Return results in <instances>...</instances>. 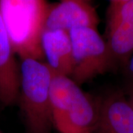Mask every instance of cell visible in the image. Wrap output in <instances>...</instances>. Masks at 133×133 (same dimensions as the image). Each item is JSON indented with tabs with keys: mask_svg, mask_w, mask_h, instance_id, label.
Instances as JSON below:
<instances>
[{
	"mask_svg": "<svg viewBox=\"0 0 133 133\" xmlns=\"http://www.w3.org/2000/svg\"><path fill=\"white\" fill-rule=\"evenodd\" d=\"M19 101L25 133H51L53 127L50 84L53 72L45 62L21 59Z\"/></svg>",
	"mask_w": 133,
	"mask_h": 133,
	"instance_id": "cell-1",
	"label": "cell"
},
{
	"mask_svg": "<svg viewBox=\"0 0 133 133\" xmlns=\"http://www.w3.org/2000/svg\"><path fill=\"white\" fill-rule=\"evenodd\" d=\"M97 105L94 133H133V109L124 95L111 93L100 100Z\"/></svg>",
	"mask_w": 133,
	"mask_h": 133,
	"instance_id": "cell-7",
	"label": "cell"
},
{
	"mask_svg": "<svg viewBox=\"0 0 133 133\" xmlns=\"http://www.w3.org/2000/svg\"><path fill=\"white\" fill-rule=\"evenodd\" d=\"M127 68L129 76L133 81V53L127 62Z\"/></svg>",
	"mask_w": 133,
	"mask_h": 133,
	"instance_id": "cell-10",
	"label": "cell"
},
{
	"mask_svg": "<svg viewBox=\"0 0 133 133\" xmlns=\"http://www.w3.org/2000/svg\"><path fill=\"white\" fill-rule=\"evenodd\" d=\"M87 1H88V2H89V0H87Z\"/></svg>",
	"mask_w": 133,
	"mask_h": 133,
	"instance_id": "cell-13",
	"label": "cell"
},
{
	"mask_svg": "<svg viewBox=\"0 0 133 133\" xmlns=\"http://www.w3.org/2000/svg\"><path fill=\"white\" fill-rule=\"evenodd\" d=\"M109 1H110V4L116 5V4H122L124 2H129L130 0H109Z\"/></svg>",
	"mask_w": 133,
	"mask_h": 133,
	"instance_id": "cell-12",
	"label": "cell"
},
{
	"mask_svg": "<svg viewBox=\"0 0 133 133\" xmlns=\"http://www.w3.org/2000/svg\"><path fill=\"white\" fill-rule=\"evenodd\" d=\"M19 65L0 11V103L11 106L18 101Z\"/></svg>",
	"mask_w": 133,
	"mask_h": 133,
	"instance_id": "cell-8",
	"label": "cell"
},
{
	"mask_svg": "<svg viewBox=\"0 0 133 133\" xmlns=\"http://www.w3.org/2000/svg\"><path fill=\"white\" fill-rule=\"evenodd\" d=\"M41 44L44 58L54 74L70 77L73 68L70 33L61 30H44Z\"/></svg>",
	"mask_w": 133,
	"mask_h": 133,
	"instance_id": "cell-9",
	"label": "cell"
},
{
	"mask_svg": "<svg viewBox=\"0 0 133 133\" xmlns=\"http://www.w3.org/2000/svg\"><path fill=\"white\" fill-rule=\"evenodd\" d=\"M127 98L129 103L130 104L131 107H132L133 109V87L132 88V90H131V91H130V92H129V94L128 98Z\"/></svg>",
	"mask_w": 133,
	"mask_h": 133,
	"instance_id": "cell-11",
	"label": "cell"
},
{
	"mask_svg": "<svg viewBox=\"0 0 133 133\" xmlns=\"http://www.w3.org/2000/svg\"><path fill=\"white\" fill-rule=\"evenodd\" d=\"M50 5L46 0H0L1 14L20 59H44L41 39Z\"/></svg>",
	"mask_w": 133,
	"mask_h": 133,
	"instance_id": "cell-2",
	"label": "cell"
},
{
	"mask_svg": "<svg viewBox=\"0 0 133 133\" xmlns=\"http://www.w3.org/2000/svg\"><path fill=\"white\" fill-rule=\"evenodd\" d=\"M69 33L73 59L70 78L77 84L104 73L114 64L107 42L97 28H78Z\"/></svg>",
	"mask_w": 133,
	"mask_h": 133,
	"instance_id": "cell-4",
	"label": "cell"
},
{
	"mask_svg": "<svg viewBox=\"0 0 133 133\" xmlns=\"http://www.w3.org/2000/svg\"><path fill=\"white\" fill-rule=\"evenodd\" d=\"M99 22L95 8L87 0H60L50 5L44 30L66 32L78 28H97Z\"/></svg>",
	"mask_w": 133,
	"mask_h": 133,
	"instance_id": "cell-6",
	"label": "cell"
},
{
	"mask_svg": "<svg viewBox=\"0 0 133 133\" xmlns=\"http://www.w3.org/2000/svg\"><path fill=\"white\" fill-rule=\"evenodd\" d=\"M53 126L59 133H94L98 105L70 77L53 73L50 84Z\"/></svg>",
	"mask_w": 133,
	"mask_h": 133,
	"instance_id": "cell-3",
	"label": "cell"
},
{
	"mask_svg": "<svg viewBox=\"0 0 133 133\" xmlns=\"http://www.w3.org/2000/svg\"><path fill=\"white\" fill-rule=\"evenodd\" d=\"M107 44L114 62H127L133 53V0L110 4L107 13Z\"/></svg>",
	"mask_w": 133,
	"mask_h": 133,
	"instance_id": "cell-5",
	"label": "cell"
}]
</instances>
